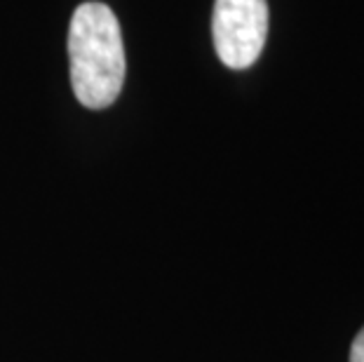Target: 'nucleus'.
Instances as JSON below:
<instances>
[{"label": "nucleus", "mask_w": 364, "mask_h": 362, "mask_svg": "<svg viewBox=\"0 0 364 362\" xmlns=\"http://www.w3.org/2000/svg\"><path fill=\"white\" fill-rule=\"evenodd\" d=\"M71 85L82 106L108 109L125 82L122 31L113 10L104 3H82L73 12L68 31Z\"/></svg>", "instance_id": "1"}, {"label": "nucleus", "mask_w": 364, "mask_h": 362, "mask_svg": "<svg viewBox=\"0 0 364 362\" xmlns=\"http://www.w3.org/2000/svg\"><path fill=\"white\" fill-rule=\"evenodd\" d=\"M350 362H364V327L358 332L350 346Z\"/></svg>", "instance_id": "3"}, {"label": "nucleus", "mask_w": 364, "mask_h": 362, "mask_svg": "<svg viewBox=\"0 0 364 362\" xmlns=\"http://www.w3.org/2000/svg\"><path fill=\"white\" fill-rule=\"evenodd\" d=\"M268 36L266 0H216L212 38L219 59L233 71L250 68L261 57Z\"/></svg>", "instance_id": "2"}]
</instances>
